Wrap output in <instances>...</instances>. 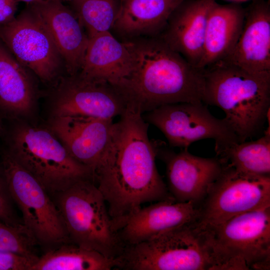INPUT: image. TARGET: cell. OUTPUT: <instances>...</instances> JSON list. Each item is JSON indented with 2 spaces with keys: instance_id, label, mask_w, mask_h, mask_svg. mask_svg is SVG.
Instances as JSON below:
<instances>
[{
  "instance_id": "obj_17",
  "label": "cell",
  "mask_w": 270,
  "mask_h": 270,
  "mask_svg": "<svg viewBox=\"0 0 270 270\" xmlns=\"http://www.w3.org/2000/svg\"><path fill=\"white\" fill-rule=\"evenodd\" d=\"M28 5L38 13L50 33L68 75L78 74L89 38L74 12L60 0H41Z\"/></svg>"
},
{
  "instance_id": "obj_14",
  "label": "cell",
  "mask_w": 270,
  "mask_h": 270,
  "mask_svg": "<svg viewBox=\"0 0 270 270\" xmlns=\"http://www.w3.org/2000/svg\"><path fill=\"white\" fill-rule=\"evenodd\" d=\"M200 206L172 200L155 202L141 208L118 230L123 247L151 240L162 234L198 222Z\"/></svg>"
},
{
  "instance_id": "obj_26",
  "label": "cell",
  "mask_w": 270,
  "mask_h": 270,
  "mask_svg": "<svg viewBox=\"0 0 270 270\" xmlns=\"http://www.w3.org/2000/svg\"><path fill=\"white\" fill-rule=\"evenodd\" d=\"M38 243L24 225L15 227L0 220V250L38 260Z\"/></svg>"
},
{
  "instance_id": "obj_5",
  "label": "cell",
  "mask_w": 270,
  "mask_h": 270,
  "mask_svg": "<svg viewBox=\"0 0 270 270\" xmlns=\"http://www.w3.org/2000/svg\"><path fill=\"white\" fill-rule=\"evenodd\" d=\"M8 145L15 160L50 196L80 180H94L92 170L76 160L49 128L18 124L10 132Z\"/></svg>"
},
{
  "instance_id": "obj_16",
  "label": "cell",
  "mask_w": 270,
  "mask_h": 270,
  "mask_svg": "<svg viewBox=\"0 0 270 270\" xmlns=\"http://www.w3.org/2000/svg\"><path fill=\"white\" fill-rule=\"evenodd\" d=\"M216 0H184L172 13L158 36L198 68L204 51L210 12Z\"/></svg>"
},
{
  "instance_id": "obj_13",
  "label": "cell",
  "mask_w": 270,
  "mask_h": 270,
  "mask_svg": "<svg viewBox=\"0 0 270 270\" xmlns=\"http://www.w3.org/2000/svg\"><path fill=\"white\" fill-rule=\"evenodd\" d=\"M156 157L166 165L167 188L176 202L200 206L224 164L217 157L194 156L183 148L176 152L160 140L154 141Z\"/></svg>"
},
{
  "instance_id": "obj_24",
  "label": "cell",
  "mask_w": 270,
  "mask_h": 270,
  "mask_svg": "<svg viewBox=\"0 0 270 270\" xmlns=\"http://www.w3.org/2000/svg\"><path fill=\"white\" fill-rule=\"evenodd\" d=\"M223 164L246 174L270 176V127L257 140L234 142L215 150Z\"/></svg>"
},
{
  "instance_id": "obj_18",
  "label": "cell",
  "mask_w": 270,
  "mask_h": 270,
  "mask_svg": "<svg viewBox=\"0 0 270 270\" xmlns=\"http://www.w3.org/2000/svg\"><path fill=\"white\" fill-rule=\"evenodd\" d=\"M240 36L231 54L224 60L248 70L270 72V5L253 0L244 9Z\"/></svg>"
},
{
  "instance_id": "obj_3",
  "label": "cell",
  "mask_w": 270,
  "mask_h": 270,
  "mask_svg": "<svg viewBox=\"0 0 270 270\" xmlns=\"http://www.w3.org/2000/svg\"><path fill=\"white\" fill-rule=\"evenodd\" d=\"M202 102L216 106L238 142L262 128L270 108V72H255L222 60L202 69Z\"/></svg>"
},
{
  "instance_id": "obj_6",
  "label": "cell",
  "mask_w": 270,
  "mask_h": 270,
  "mask_svg": "<svg viewBox=\"0 0 270 270\" xmlns=\"http://www.w3.org/2000/svg\"><path fill=\"white\" fill-rule=\"evenodd\" d=\"M64 222L70 242L116 260L124 248L104 198L92 179L80 180L50 196Z\"/></svg>"
},
{
  "instance_id": "obj_9",
  "label": "cell",
  "mask_w": 270,
  "mask_h": 270,
  "mask_svg": "<svg viewBox=\"0 0 270 270\" xmlns=\"http://www.w3.org/2000/svg\"><path fill=\"white\" fill-rule=\"evenodd\" d=\"M270 206V176L246 174L224 164L220 174L200 206L202 228L240 214Z\"/></svg>"
},
{
  "instance_id": "obj_31",
  "label": "cell",
  "mask_w": 270,
  "mask_h": 270,
  "mask_svg": "<svg viewBox=\"0 0 270 270\" xmlns=\"http://www.w3.org/2000/svg\"><path fill=\"white\" fill-rule=\"evenodd\" d=\"M60 1L62 2H70L72 0H60Z\"/></svg>"
},
{
  "instance_id": "obj_19",
  "label": "cell",
  "mask_w": 270,
  "mask_h": 270,
  "mask_svg": "<svg viewBox=\"0 0 270 270\" xmlns=\"http://www.w3.org/2000/svg\"><path fill=\"white\" fill-rule=\"evenodd\" d=\"M184 0H122L120 14L111 30L120 41L158 37L172 13Z\"/></svg>"
},
{
  "instance_id": "obj_1",
  "label": "cell",
  "mask_w": 270,
  "mask_h": 270,
  "mask_svg": "<svg viewBox=\"0 0 270 270\" xmlns=\"http://www.w3.org/2000/svg\"><path fill=\"white\" fill-rule=\"evenodd\" d=\"M120 116L94 172L116 231L142 204L174 200L158 170L142 114L128 107Z\"/></svg>"
},
{
  "instance_id": "obj_27",
  "label": "cell",
  "mask_w": 270,
  "mask_h": 270,
  "mask_svg": "<svg viewBox=\"0 0 270 270\" xmlns=\"http://www.w3.org/2000/svg\"><path fill=\"white\" fill-rule=\"evenodd\" d=\"M13 202L0 164V220L10 226H20L24 225L22 220L17 216L13 207Z\"/></svg>"
},
{
  "instance_id": "obj_29",
  "label": "cell",
  "mask_w": 270,
  "mask_h": 270,
  "mask_svg": "<svg viewBox=\"0 0 270 270\" xmlns=\"http://www.w3.org/2000/svg\"><path fill=\"white\" fill-rule=\"evenodd\" d=\"M18 3L15 0H0V24L7 23L15 18Z\"/></svg>"
},
{
  "instance_id": "obj_4",
  "label": "cell",
  "mask_w": 270,
  "mask_h": 270,
  "mask_svg": "<svg viewBox=\"0 0 270 270\" xmlns=\"http://www.w3.org/2000/svg\"><path fill=\"white\" fill-rule=\"evenodd\" d=\"M116 268L126 270H220L206 232L195 223L124 247Z\"/></svg>"
},
{
  "instance_id": "obj_32",
  "label": "cell",
  "mask_w": 270,
  "mask_h": 270,
  "mask_svg": "<svg viewBox=\"0 0 270 270\" xmlns=\"http://www.w3.org/2000/svg\"><path fill=\"white\" fill-rule=\"evenodd\" d=\"M1 127H2V126H1V124H0V131H1V128H2Z\"/></svg>"
},
{
  "instance_id": "obj_7",
  "label": "cell",
  "mask_w": 270,
  "mask_h": 270,
  "mask_svg": "<svg viewBox=\"0 0 270 270\" xmlns=\"http://www.w3.org/2000/svg\"><path fill=\"white\" fill-rule=\"evenodd\" d=\"M202 229L206 232L221 270H270V206Z\"/></svg>"
},
{
  "instance_id": "obj_12",
  "label": "cell",
  "mask_w": 270,
  "mask_h": 270,
  "mask_svg": "<svg viewBox=\"0 0 270 270\" xmlns=\"http://www.w3.org/2000/svg\"><path fill=\"white\" fill-rule=\"evenodd\" d=\"M127 108L123 98L110 82L76 74L60 80L52 111V117L81 116L112 120L120 116Z\"/></svg>"
},
{
  "instance_id": "obj_30",
  "label": "cell",
  "mask_w": 270,
  "mask_h": 270,
  "mask_svg": "<svg viewBox=\"0 0 270 270\" xmlns=\"http://www.w3.org/2000/svg\"><path fill=\"white\" fill-rule=\"evenodd\" d=\"M16 1L19 2H26L28 4H32L38 2H39L41 0H15Z\"/></svg>"
},
{
  "instance_id": "obj_23",
  "label": "cell",
  "mask_w": 270,
  "mask_h": 270,
  "mask_svg": "<svg viewBox=\"0 0 270 270\" xmlns=\"http://www.w3.org/2000/svg\"><path fill=\"white\" fill-rule=\"evenodd\" d=\"M116 266V260L70 242L45 252L30 270H110Z\"/></svg>"
},
{
  "instance_id": "obj_20",
  "label": "cell",
  "mask_w": 270,
  "mask_h": 270,
  "mask_svg": "<svg viewBox=\"0 0 270 270\" xmlns=\"http://www.w3.org/2000/svg\"><path fill=\"white\" fill-rule=\"evenodd\" d=\"M244 16V8L240 4H215L208 16L198 68L202 70L231 54L242 33Z\"/></svg>"
},
{
  "instance_id": "obj_25",
  "label": "cell",
  "mask_w": 270,
  "mask_h": 270,
  "mask_svg": "<svg viewBox=\"0 0 270 270\" xmlns=\"http://www.w3.org/2000/svg\"><path fill=\"white\" fill-rule=\"evenodd\" d=\"M122 0H72V10L88 38L111 30L121 8Z\"/></svg>"
},
{
  "instance_id": "obj_15",
  "label": "cell",
  "mask_w": 270,
  "mask_h": 270,
  "mask_svg": "<svg viewBox=\"0 0 270 270\" xmlns=\"http://www.w3.org/2000/svg\"><path fill=\"white\" fill-rule=\"evenodd\" d=\"M112 120L81 116L52 117L49 128L70 154L93 172L110 138Z\"/></svg>"
},
{
  "instance_id": "obj_2",
  "label": "cell",
  "mask_w": 270,
  "mask_h": 270,
  "mask_svg": "<svg viewBox=\"0 0 270 270\" xmlns=\"http://www.w3.org/2000/svg\"><path fill=\"white\" fill-rule=\"evenodd\" d=\"M130 55L128 74L110 84L127 106L143 114L162 105L202 102L203 70L159 37L123 40Z\"/></svg>"
},
{
  "instance_id": "obj_8",
  "label": "cell",
  "mask_w": 270,
  "mask_h": 270,
  "mask_svg": "<svg viewBox=\"0 0 270 270\" xmlns=\"http://www.w3.org/2000/svg\"><path fill=\"white\" fill-rule=\"evenodd\" d=\"M0 164L12 200L22 212L23 224L38 244L46 252L71 242L56 206L40 182L8 150L2 154Z\"/></svg>"
},
{
  "instance_id": "obj_11",
  "label": "cell",
  "mask_w": 270,
  "mask_h": 270,
  "mask_svg": "<svg viewBox=\"0 0 270 270\" xmlns=\"http://www.w3.org/2000/svg\"><path fill=\"white\" fill-rule=\"evenodd\" d=\"M142 116L161 131L170 147L188 148L195 142L212 138L216 150L238 142L226 120L214 117L202 102L162 105Z\"/></svg>"
},
{
  "instance_id": "obj_21",
  "label": "cell",
  "mask_w": 270,
  "mask_h": 270,
  "mask_svg": "<svg viewBox=\"0 0 270 270\" xmlns=\"http://www.w3.org/2000/svg\"><path fill=\"white\" fill-rule=\"evenodd\" d=\"M130 64V53L125 44L106 31L89 38L78 74L88 79L113 84L128 74Z\"/></svg>"
},
{
  "instance_id": "obj_22",
  "label": "cell",
  "mask_w": 270,
  "mask_h": 270,
  "mask_svg": "<svg viewBox=\"0 0 270 270\" xmlns=\"http://www.w3.org/2000/svg\"><path fill=\"white\" fill-rule=\"evenodd\" d=\"M30 71L0 41V110L6 114L26 116L34 110L37 88Z\"/></svg>"
},
{
  "instance_id": "obj_28",
  "label": "cell",
  "mask_w": 270,
  "mask_h": 270,
  "mask_svg": "<svg viewBox=\"0 0 270 270\" xmlns=\"http://www.w3.org/2000/svg\"><path fill=\"white\" fill-rule=\"evenodd\" d=\"M37 260L18 254L0 250V270H30Z\"/></svg>"
},
{
  "instance_id": "obj_10",
  "label": "cell",
  "mask_w": 270,
  "mask_h": 270,
  "mask_svg": "<svg viewBox=\"0 0 270 270\" xmlns=\"http://www.w3.org/2000/svg\"><path fill=\"white\" fill-rule=\"evenodd\" d=\"M28 5L12 20L0 24V41L42 81L52 82L64 68V60L42 20Z\"/></svg>"
}]
</instances>
